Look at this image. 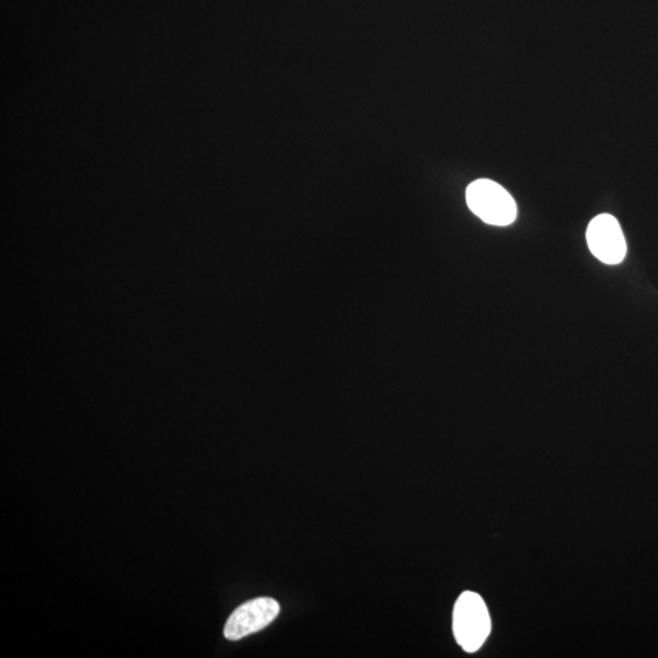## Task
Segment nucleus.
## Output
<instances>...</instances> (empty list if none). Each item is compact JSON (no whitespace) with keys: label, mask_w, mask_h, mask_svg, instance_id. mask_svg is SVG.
<instances>
[{"label":"nucleus","mask_w":658,"mask_h":658,"mask_svg":"<svg viewBox=\"0 0 658 658\" xmlns=\"http://www.w3.org/2000/svg\"><path fill=\"white\" fill-rule=\"evenodd\" d=\"M469 208L485 223L511 224L517 218V205L510 193L490 180H477L466 191Z\"/></svg>","instance_id":"obj_2"},{"label":"nucleus","mask_w":658,"mask_h":658,"mask_svg":"<svg viewBox=\"0 0 658 658\" xmlns=\"http://www.w3.org/2000/svg\"><path fill=\"white\" fill-rule=\"evenodd\" d=\"M587 242L592 255L608 265H619L627 255V243L620 222L612 215L597 216L589 224Z\"/></svg>","instance_id":"obj_4"},{"label":"nucleus","mask_w":658,"mask_h":658,"mask_svg":"<svg viewBox=\"0 0 658 658\" xmlns=\"http://www.w3.org/2000/svg\"><path fill=\"white\" fill-rule=\"evenodd\" d=\"M452 630L458 644L466 653L478 651L487 640L492 630L489 611L476 592H462L458 599L452 616Z\"/></svg>","instance_id":"obj_1"},{"label":"nucleus","mask_w":658,"mask_h":658,"mask_svg":"<svg viewBox=\"0 0 658 658\" xmlns=\"http://www.w3.org/2000/svg\"><path fill=\"white\" fill-rule=\"evenodd\" d=\"M279 603L273 598H256L243 603L226 622L223 634L231 642L268 627L278 616Z\"/></svg>","instance_id":"obj_3"}]
</instances>
